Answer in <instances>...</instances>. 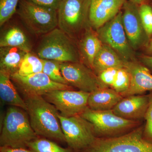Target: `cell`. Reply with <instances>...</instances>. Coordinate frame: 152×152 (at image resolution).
<instances>
[{"label":"cell","mask_w":152,"mask_h":152,"mask_svg":"<svg viewBox=\"0 0 152 152\" xmlns=\"http://www.w3.org/2000/svg\"><path fill=\"white\" fill-rule=\"evenodd\" d=\"M91 0H63L58 9V28L75 40L90 25Z\"/></svg>","instance_id":"obj_7"},{"label":"cell","mask_w":152,"mask_h":152,"mask_svg":"<svg viewBox=\"0 0 152 152\" xmlns=\"http://www.w3.org/2000/svg\"><path fill=\"white\" fill-rule=\"evenodd\" d=\"M124 67L130 75L131 82L129 89L121 95L123 97L152 91V75L148 68L135 60L125 62Z\"/></svg>","instance_id":"obj_16"},{"label":"cell","mask_w":152,"mask_h":152,"mask_svg":"<svg viewBox=\"0 0 152 152\" xmlns=\"http://www.w3.org/2000/svg\"><path fill=\"white\" fill-rule=\"evenodd\" d=\"M43 69V62L36 53L31 51L27 53L23 60L18 75L27 76L32 74L42 72Z\"/></svg>","instance_id":"obj_23"},{"label":"cell","mask_w":152,"mask_h":152,"mask_svg":"<svg viewBox=\"0 0 152 152\" xmlns=\"http://www.w3.org/2000/svg\"><path fill=\"white\" fill-rule=\"evenodd\" d=\"M27 53L18 48L0 47V72L10 77L18 73Z\"/></svg>","instance_id":"obj_19"},{"label":"cell","mask_w":152,"mask_h":152,"mask_svg":"<svg viewBox=\"0 0 152 152\" xmlns=\"http://www.w3.org/2000/svg\"><path fill=\"white\" fill-rule=\"evenodd\" d=\"M124 62L110 47L103 44L93 62L92 70L96 75L102 71L111 68L124 67Z\"/></svg>","instance_id":"obj_20"},{"label":"cell","mask_w":152,"mask_h":152,"mask_svg":"<svg viewBox=\"0 0 152 152\" xmlns=\"http://www.w3.org/2000/svg\"><path fill=\"white\" fill-rule=\"evenodd\" d=\"M96 33L102 43L113 49L124 61L135 60L132 48L125 32L121 12L98 29Z\"/></svg>","instance_id":"obj_9"},{"label":"cell","mask_w":152,"mask_h":152,"mask_svg":"<svg viewBox=\"0 0 152 152\" xmlns=\"http://www.w3.org/2000/svg\"><path fill=\"white\" fill-rule=\"evenodd\" d=\"M90 93L71 90H57L43 95L44 99L55 106L63 116L80 115L88 107Z\"/></svg>","instance_id":"obj_10"},{"label":"cell","mask_w":152,"mask_h":152,"mask_svg":"<svg viewBox=\"0 0 152 152\" xmlns=\"http://www.w3.org/2000/svg\"><path fill=\"white\" fill-rule=\"evenodd\" d=\"M27 148L34 152H73L70 148H65L46 139L37 138L30 142Z\"/></svg>","instance_id":"obj_24"},{"label":"cell","mask_w":152,"mask_h":152,"mask_svg":"<svg viewBox=\"0 0 152 152\" xmlns=\"http://www.w3.org/2000/svg\"><path fill=\"white\" fill-rule=\"evenodd\" d=\"M20 0H0V26L16 14Z\"/></svg>","instance_id":"obj_26"},{"label":"cell","mask_w":152,"mask_h":152,"mask_svg":"<svg viewBox=\"0 0 152 152\" xmlns=\"http://www.w3.org/2000/svg\"><path fill=\"white\" fill-rule=\"evenodd\" d=\"M126 0H91L89 13L90 26L97 30L120 12Z\"/></svg>","instance_id":"obj_15"},{"label":"cell","mask_w":152,"mask_h":152,"mask_svg":"<svg viewBox=\"0 0 152 152\" xmlns=\"http://www.w3.org/2000/svg\"><path fill=\"white\" fill-rule=\"evenodd\" d=\"M131 1L133 2V3H135L136 4H145V2L150 0H130Z\"/></svg>","instance_id":"obj_34"},{"label":"cell","mask_w":152,"mask_h":152,"mask_svg":"<svg viewBox=\"0 0 152 152\" xmlns=\"http://www.w3.org/2000/svg\"><path fill=\"white\" fill-rule=\"evenodd\" d=\"M16 14L33 34L42 36L58 28L57 10L38 5L28 0H20Z\"/></svg>","instance_id":"obj_5"},{"label":"cell","mask_w":152,"mask_h":152,"mask_svg":"<svg viewBox=\"0 0 152 152\" xmlns=\"http://www.w3.org/2000/svg\"><path fill=\"white\" fill-rule=\"evenodd\" d=\"M143 124L127 134L111 138H96L79 152H152V144L144 140Z\"/></svg>","instance_id":"obj_6"},{"label":"cell","mask_w":152,"mask_h":152,"mask_svg":"<svg viewBox=\"0 0 152 152\" xmlns=\"http://www.w3.org/2000/svg\"><path fill=\"white\" fill-rule=\"evenodd\" d=\"M25 101L31 126L37 135L66 142L55 106L41 96H26Z\"/></svg>","instance_id":"obj_1"},{"label":"cell","mask_w":152,"mask_h":152,"mask_svg":"<svg viewBox=\"0 0 152 152\" xmlns=\"http://www.w3.org/2000/svg\"><path fill=\"white\" fill-rule=\"evenodd\" d=\"M34 4L58 10L63 0H28Z\"/></svg>","instance_id":"obj_31"},{"label":"cell","mask_w":152,"mask_h":152,"mask_svg":"<svg viewBox=\"0 0 152 152\" xmlns=\"http://www.w3.org/2000/svg\"><path fill=\"white\" fill-rule=\"evenodd\" d=\"M80 115L91 123L97 138H111L124 135L143 124L115 114L112 110L94 111L88 107Z\"/></svg>","instance_id":"obj_4"},{"label":"cell","mask_w":152,"mask_h":152,"mask_svg":"<svg viewBox=\"0 0 152 152\" xmlns=\"http://www.w3.org/2000/svg\"><path fill=\"white\" fill-rule=\"evenodd\" d=\"M131 82V75L127 69L121 68L118 70L115 82L111 88L122 95L129 89Z\"/></svg>","instance_id":"obj_27"},{"label":"cell","mask_w":152,"mask_h":152,"mask_svg":"<svg viewBox=\"0 0 152 152\" xmlns=\"http://www.w3.org/2000/svg\"><path fill=\"white\" fill-rule=\"evenodd\" d=\"M0 152H34L26 148H15L10 147H0Z\"/></svg>","instance_id":"obj_32"},{"label":"cell","mask_w":152,"mask_h":152,"mask_svg":"<svg viewBox=\"0 0 152 152\" xmlns=\"http://www.w3.org/2000/svg\"><path fill=\"white\" fill-rule=\"evenodd\" d=\"M0 97L3 102L13 107L20 108L27 111L25 100L19 94L12 82L11 77L0 72Z\"/></svg>","instance_id":"obj_22"},{"label":"cell","mask_w":152,"mask_h":152,"mask_svg":"<svg viewBox=\"0 0 152 152\" xmlns=\"http://www.w3.org/2000/svg\"><path fill=\"white\" fill-rule=\"evenodd\" d=\"M10 47L18 48L25 51H31L32 45L27 35L20 28L12 26L1 32L0 47Z\"/></svg>","instance_id":"obj_21"},{"label":"cell","mask_w":152,"mask_h":152,"mask_svg":"<svg viewBox=\"0 0 152 152\" xmlns=\"http://www.w3.org/2000/svg\"><path fill=\"white\" fill-rule=\"evenodd\" d=\"M38 137L27 112L13 106L8 109L0 136L1 147L27 148L28 144Z\"/></svg>","instance_id":"obj_2"},{"label":"cell","mask_w":152,"mask_h":152,"mask_svg":"<svg viewBox=\"0 0 152 152\" xmlns=\"http://www.w3.org/2000/svg\"><path fill=\"white\" fill-rule=\"evenodd\" d=\"M137 5L131 1H126L123 6V25L133 50L140 48L145 42L147 38H148L142 24L139 7Z\"/></svg>","instance_id":"obj_13"},{"label":"cell","mask_w":152,"mask_h":152,"mask_svg":"<svg viewBox=\"0 0 152 152\" xmlns=\"http://www.w3.org/2000/svg\"><path fill=\"white\" fill-rule=\"evenodd\" d=\"M147 51L150 53L152 54V39L150 41L148 45V47H147Z\"/></svg>","instance_id":"obj_35"},{"label":"cell","mask_w":152,"mask_h":152,"mask_svg":"<svg viewBox=\"0 0 152 152\" xmlns=\"http://www.w3.org/2000/svg\"><path fill=\"white\" fill-rule=\"evenodd\" d=\"M58 117L66 142L73 151L85 150L97 138L91 123L80 115L65 117L59 113Z\"/></svg>","instance_id":"obj_8"},{"label":"cell","mask_w":152,"mask_h":152,"mask_svg":"<svg viewBox=\"0 0 152 152\" xmlns=\"http://www.w3.org/2000/svg\"><path fill=\"white\" fill-rule=\"evenodd\" d=\"M42 60L43 62V72L46 74L53 81L62 84L69 85L61 72L60 62L52 60Z\"/></svg>","instance_id":"obj_25"},{"label":"cell","mask_w":152,"mask_h":152,"mask_svg":"<svg viewBox=\"0 0 152 152\" xmlns=\"http://www.w3.org/2000/svg\"><path fill=\"white\" fill-rule=\"evenodd\" d=\"M35 53L42 59L60 63L81 62L74 39L58 28L42 36Z\"/></svg>","instance_id":"obj_3"},{"label":"cell","mask_w":152,"mask_h":152,"mask_svg":"<svg viewBox=\"0 0 152 152\" xmlns=\"http://www.w3.org/2000/svg\"><path fill=\"white\" fill-rule=\"evenodd\" d=\"M148 95V105L145 117L143 137L144 140L152 144V91Z\"/></svg>","instance_id":"obj_29"},{"label":"cell","mask_w":152,"mask_h":152,"mask_svg":"<svg viewBox=\"0 0 152 152\" xmlns=\"http://www.w3.org/2000/svg\"><path fill=\"white\" fill-rule=\"evenodd\" d=\"M119 69L115 68H109L102 71L97 76L101 83L105 86L111 88L115 82Z\"/></svg>","instance_id":"obj_30"},{"label":"cell","mask_w":152,"mask_h":152,"mask_svg":"<svg viewBox=\"0 0 152 152\" xmlns=\"http://www.w3.org/2000/svg\"><path fill=\"white\" fill-rule=\"evenodd\" d=\"M60 67L68 84L79 91L91 93L100 88L107 87L101 83L91 69L83 63H60Z\"/></svg>","instance_id":"obj_11"},{"label":"cell","mask_w":152,"mask_h":152,"mask_svg":"<svg viewBox=\"0 0 152 152\" xmlns=\"http://www.w3.org/2000/svg\"><path fill=\"white\" fill-rule=\"evenodd\" d=\"M141 62L144 65L152 72V56H143L141 58Z\"/></svg>","instance_id":"obj_33"},{"label":"cell","mask_w":152,"mask_h":152,"mask_svg":"<svg viewBox=\"0 0 152 152\" xmlns=\"http://www.w3.org/2000/svg\"><path fill=\"white\" fill-rule=\"evenodd\" d=\"M142 24L148 37L152 35V8L146 4H142L139 7Z\"/></svg>","instance_id":"obj_28"},{"label":"cell","mask_w":152,"mask_h":152,"mask_svg":"<svg viewBox=\"0 0 152 152\" xmlns=\"http://www.w3.org/2000/svg\"><path fill=\"white\" fill-rule=\"evenodd\" d=\"M123 98L121 94L112 88H100L90 93L88 107L94 111L110 110Z\"/></svg>","instance_id":"obj_18"},{"label":"cell","mask_w":152,"mask_h":152,"mask_svg":"<svg viewBox=\"0 0 152 152\" xmlns=\"http://www.w3.org/2000/svg\"><path fill=\"white\" fill-rule=\"evenodd\" d=\"M103 44L97 33H95L91 27L87 28L77 45L81 63L92 69L95 57Z\"/></svg>","instance_id":"obj_17"},{"label":"cell","mask_w":152,"mask_h":152,"mask_svg":"<svg viewBox=\"0 0 152 152\" xmlns=\"http://www.w3.org/2000/svg\"><path fill=\"white\" fill-rule=\"evenodd\" d=\"M12 80L26 96H41L57 90H74L73 87L53 81L43 72L27 76L16 74Z\"/></svg>","instance_id":"obj_12"},{"label":"cell","mask_w":152,"mask_h":152,"mask_svg":"<svg viewBox=\"0 0 152 152\" xmlns=\"http://www.w3.org/2000/svg\"><path fill=\"white\" fill-rule=\"evenodd\" d=\"M148 102V94L131 95L123 97L112 110L125 119L142 122L145 120Z\"/></svg>","instance_id":"obj_14"}]
</instances>
